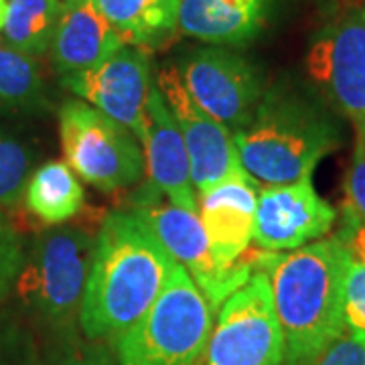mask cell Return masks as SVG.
I'll return each instance as SVG.
<instances>
[{
	"label": "cell",
	"instance_id": "28",
	"mask_svg": "<svg viewBox=\"0 0 365 365\" xmlns=\"http://www.w3.org/2000/svg\"><path fill=\"white\" fill-rule=\"evenodd\" d=\"M314 365H365V339L343 333Z\"/></svg>",
	"mask_w": 365,
	"mask_h": 365
},
{
	"label": "cell",
	"instance_id": "19",
	"mask_svg": "<svg viewBox=\"0 0 365 365\" xmlns=\"http://www.w3.org/2000/svg\"><path fill=\"white\" fill-rule=\"evenodd\" d=\"M83 187L63 160H49L31 173L25 187L26 209L49 225L69 222L83 207Z\"/></svg>",
	"mask_w": 365,
	"mask_h": 365
},
{
	"label": "cell",
	"instance_id": "3",
	"mask_svg": "<svg viewBox=\"0 0 365 365\" xmlns=\"http://www.w3.org/2000/svg\"><path fill=\"white\" fill-rule=\"evenodd\" d=\"M341 140L339 124L321 100L287 81L264 91L248 124L234 132L240 165L258 189L313 177Z\"/></svg>",
	"mask_w": 365,
	"mask_h": 365
},
{
	"label": "cell",
	"instance_id": "10",
	"mask_svg": "<svg viewBox=\"0 0 365 365\" xmlns=\"http://www.w3.org/2000/svg\"><path fill=\"white\" fill-rule=\"evenodd\" d=\"M175 69L193 102L232 132L248 124L266 91L258 67L227 47L193 49Z\"/></svg>",
	"mask_w": 365,
	"mask_h": 365
},
{
	"label": "cell",
	"instance_id": "14",
	"mask_svg": "<svg viewBox=\"0 0 365 365\" xmlns=\"http://www.w3.org/2000/svg\"><path fill=\"white\" fill-rule=\"evenodd\" d=\"M258 191L256 182L240 173L199 195L197 215L207 235L211 256L223 270L235 268L248 254L254 240Z\"/></svg>",
	"mask_w": 365,
	"mask_h": 365
},
{
	"label": "cell",
	"instance_id": "30",
	"mask_svg": "<svg viewBox=\"0 0 365 365\" xmlns=\"http://www.w3.org/2000/svg\"><path fill=\"white\" fill-rule=\"evenodd\" d=\"M6 11H9V2L6 0H0V31L4 26V21H6Z\"/></svg>",
	"mask_w": 365,
	"mask_h": 365
},
{
	"label": "cell",
	"instance_id": "25",
	"mask_svg": "<svg viewBox=\"0 0 365 365\" xmlns=\"http://www.w3.org/2000/svg\"><path fill=\"white\" fill-rule=\"evenodd\" d=\"M345 333L365 339V264L351 262L345 276V302H343Z\"/></svg>",
	"mask_w": 365,
	"mask_h": 365
},
{
	"label": "cell",
	"instance_id": "27",
	"mask_svg": "<svg viewBox=\"0 0 365 365\" xmlns=\"http://www.w3.org/2000/svg\"><path fill=\"white\" fill-rule=\"evenodd\" d=\"M0 365H39L31 343L16 327L0 325Z\"/></svg>",
	"mask_w": 365,
	"mask_h": 365
},
{
	"label": "cell",
	"instance_id": "7",
	"mask_svg": "<svg viewBox=\"0 0 365 365\" xmlns=\"http://www.w3.org/2000/svg\"><path fill=\"white\" fill-rule=\"evenodd\" d=\"M128 211L138 215L157 235L175 260L187 268L211 309H220L223 300L244 287L258 272V254H246L232 270L220 268L209 250L207 235L197 213L177 207L150 181L143 182L128 199Z\"/></svg>",
	"mask_w": 365,
	"mask_h": 365
},
{
	"label": "cell",
	"instance_id": "21",
	"mask_svg": "<svg viewBox=\"0 0 365 365\" xmlns=\"http://www.w3.org/2000/svg\"><path fill=\"white\" fill-rule=\"evenodd\" d=\"M0 106L25 114H41L47 108L45 79L35 57L9 45H0Z\"/></svg>",
	"mask_w": 365,
	"mask_h": 365
},
{
	"label": "cell",
	"instance_id": "22",
	"mask_svg": "<svg viewBox=\"0 0 365 365\" xmlns=\"http://www.w3.org/2000/svg\"><path fill=\"white\" fill-rule=\"evenodd\" d=\"M35 163L31 143L0 118V207H16Z\"/></svg>",
	"mask_w": 365,
	"mask_h": 365
},
{
	"label": "cell",
	"instance_id": "5",
	"mask_svg": "<svg viewBox=\"0 0 365 365\" xmlns=\"http://www.w3.org/2000/svg\"><path fill=\"white\" fill-rule=\"evenodd\" d=\"M96 237L83 227L53 225L33 240L14 290L25 309L61 341L76 337Z\"/></svg>",
	"mask_w": 365,
	"mask_h": 365
},
{
	"label": "cell",
	"instance_id": "29",
	"mask_svg": "<svg viewBox=\"0 0 365 365\" xmlns=\"http://www.w3.org/2000/svg\"><path fill=\"white\" fill-rule=\"evenodd\" d=\"M337 237L341 240V244L345 246L347 254L351 262H359L365 264V225L364 223H351V222H341Z\"/></svg>",
	"mask_w": 365,
	"mask_h": 365
},
{
	"label": "cell",
	"instance_id": "24",
	"mask_svg": "<svg viewBox=\"0 0 365 365\" xmlns=\"http://www.w3.org/2000/svg\"><path fill=\"white\" fill-rule=\"evenodd\" d=\"M343 222L365 225V130L355 132V146L347 177H345V201Z\"/></svg>",
	"mask_w": 365,
	"mask_h": 365
},
{
	"label": "cell",
	"instance_id": "12",
	"mask_svg": "<svg viewBox=\"0 0 365 365\" xmlns=\"http://www.w3.org/2000/svg\"><path fill=\"white\" fill-rule=\"evenodd\" d=\"M157 86L181 130L197 193L203 195L244 173L235 150L234 132L193 102L175 67L160 69Z\"/></svg>",
	"mask_w": 365,
	"mask_h": 365
},
{
	"label": "cell",
	"instance_id": "11",
	"mask_svg": "<svg viewBox=\"0 0 365 365\" xmlns=\"http://www.w3.org/2000/svg\"><path fill=\"white\" fill-rule=\"evenodd\" d=\"M59 83L126 126L143 143L148 128L146 104L157 83L153 79L150 57L144 49L124 45L96 67L61 76Z\"/></svg>",
	"mask_w": 365,
	"mask_h": 365
},
{
	"label": "cell",
	"instance_id": "9",
	"mask_svg": "<svg viewBox=\"0 0 365 365\" xmlns=\"http://www.w3.org/2000/svg\"><path fill=\"white\" fill-rule=\"evenodd\" d=\"M307 71L355 132L365 130V2L343 9L319 31Z\"/></svg>",
	"mask_w": 365,
	"mask_h": 365
},
{
	"label": "cell",
	"instance_id": "6",
	"mask_svg": "<svg viewBox=\"0 0 365 365\" xmlns=\"http://www.w3.org/2000/svg\"><path fill=\"white\" fill-rule=\"evenodd\" d=\"M57 120L66 163L91 187L114 193L146 177L143 144L120 122L79 98L59 106Z\"/></svg>",
	"mask_w": 365,
	"mask_h": 365
},
{
	"label": "cell",
	"instance_id": "20",
	"mask_svg": "<svg viewBox=\"0 0 365 365\" xmlns=\"http://www.w3.org/2000/svg\"><path fill=\"white\" fill-rule=\"evenodd\" d=\"M61 11V0H9L2 26L6 45L29 57L45 55L51 49Z\"/></svg>",
	"mask_w": 365,
	"mask_h": 365
},
{
	"label": "cell",
	"instance_id": "15",
	"mask_svg": "<svg viewBox=\"0 0 365 365\" xmlns=\"http://www.w3.org/2000/svg\"><path fill=\"white\" fill-rule=\"evenodd\" d=\"M148 128L143 138L148 181L169 197L177 207L197 213V191L191 179V165L177 120L155 83L146 104Z\"/></svg>",
	"mask_w": 365,
	"mask_h": 365
},
{
	"label": "cell",
	"instance_id": "2",
	"mask_svg": "<svg viewBox=\"0 0 365 365\" xmlns=\"http://www.w3.org/2000/svg\"><path fill=\"white\" fill-rule=\"evenodd\" d=\"M351 258L337 235L292 252L260 250L256 268L268 278L287 364L314 365L345 333V276Z\"/></svg>",
	"mask_w": 365,
	"mask_h": 365
},
{
	"label": "cell",
	"instance_id": "18",
	"mask_svg": "<svg viewBox=\"0 0 365 365\" xmlns=\"http://www.w3.org/2000/svg\"><path fill=\"white\" fill-rule=\"evenodd\" d=\"M124 45L155 47L179 29L182 0H93Z\"/></svg>",
	"mask_w": 365,
	"mask_h": 365
},
{
	"label": "cell",
	"instance_id": "8",
	"mask_svg": "<svg viewBox=\"0 0 365 365\" xmlns=\"http://www.w3.org/2000/svg\"><path fill=\"white\" fill-rule=\"evenodd\" d=\"M284 337L268 278L256 272L223 300L203 365H284Z\"/></svg>",
	"mask_w": 365,
	"mask_h": 365
},
{
	"label": "cell",
	"instance_id": "17",
	"mask_svg": "<svg viewBox=\"0 0 365 365\" xmlns=\"http://www.w3.org/2000/svg\"><path fill=\"white\" fill-rule=\"evenodd\" d=\"M272 0H182L179 31L215 47H242L266 26Z\"/></svg>",
	"mask_w": 365,
	"mask_h": 365
},
{
	"label": "cell",
	"instance_id": "26",
	"mask_svg": "<svg viewBox=\"0 0 365 365\" xmlns=\"http://www.w3.org/2000/svg\"><path fill=\"white\" fill-rule=\"evenodd\" d=\"M43 365H116L114 355L100 341L79 343L76 337L61 341V347Z\"/></svg>",
	"mask_w": 365,
	"mask_h": 365
},
{
	"label": "cell",
	"instance_id": "13",
	"mask_svg": "<svg viewBox=\"0 0 365 365\" xmlns=\"http://www.w3.org/2000/svg\"><path fill=\"white\" fill-rule=\"evenodd\" d=\"M337 209L317 193L313 177L262 187L256 201L254 244L266 252H292L323 240Z\"/></svg>",
	"mask_w": 365,
	"mask_h": 365
},
{
	"label": "cell",
	"instance_id": "23",
	"mask_svg": "<svg viewBox=\"0 0 365 365\" xmlns=\"http://www.w3.org/2000/svg\"><path fill=\"white\" fill-rule=\"evenodd\" d=\"M25 242L13 222L0 211V302L16 287L19 274L25 266Z\"/></svg>",
	"mask_w": 365,
	"mask_h": 365
},
{
	"label": "cell",
	"instance_id": "4",
	"mask_svg": "<svg viewBox=\"0 0 365 365\" xmlns=\"http://www.w3.org/2000/svg\"><path fill=\"white\" fill-rule=\"evenodd\" d=\"M213 309L182 264L150 309L112 339L118 365H203Z\"/></svg>",
	"mask_w": 365,
	"mask_h": 365
},
{
	"label": "cell",
	"instance_id": "1",
	"mask_svg": "<svg viewBox=\"0 0 365 365\" xmlns=\"http://www.w3.org/2000/svg\"><path fill=\"white\" fill-rule=\"evenodd\" d=\"M177 260L128 209L110 211L96 235L90 276L79 307L88 341L114 339L158 299Z\"/></svg>",
	"mask_w": 365,
	"mask_h": 365
},
{
	"label": "cell",
	"instance_id": "16",
	"mask_svg": "<svg viewBox=\"0 0 365 365\" xmlns=\"http://www.w3.org/2000/svg\"><path fill=\"white\" fill-rule=\"evenodd\" d=\"M124 47L116 29L93 0H63V11L51 43V63L59 76L96 67Z\"/></svg>",
	"mask_w": 365,
	"mask_h": 365
}]
</instances>
